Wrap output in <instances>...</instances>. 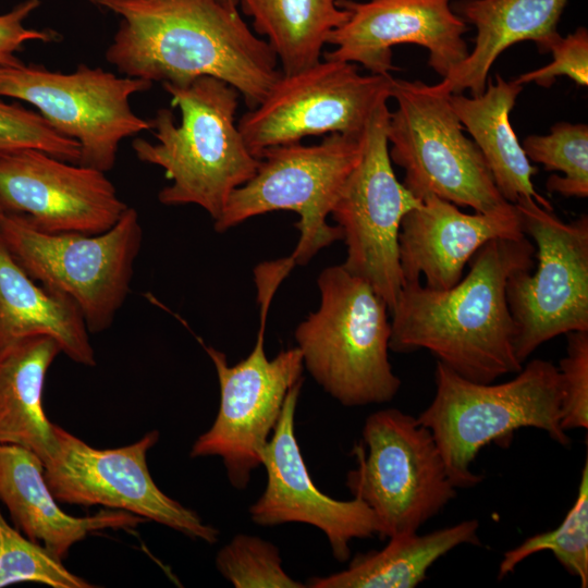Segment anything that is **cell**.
Masks as SVG:
<instances>
[{
    "instance_id": "6da1fadb",
    "label": "cell",
    "mask_w": 588,
    "mask_h": 588,
    "mask_svg": "<svg viewBox=\"0 0 588 588\" xmlns=\"http://www.w3.org/2000/svg\"><path fill=\"white\" fill-rule=\"evenodd\" d=\"M89 1L121 17L106 60L123 76L176 86L216 77L253 109L282 75L267 40L220 0Z\"/></svg>"
},
{
    "instance_id": "7a4b0ae2",
    "label": "cell",
    "mask_w": 588,
    "mask_h": 588,
    "mask_svg": "<svg viewBox=\"0 0 588 588\" xmlns=\"http://www.w3.org/2000/svg\"><path fill=\"white\" fill-rule=\"evenodd\" d=\"M535 253L527 235L492 238L451 289L404 284L390 313L389 350H427L461 377L480 383L517 373L523 364L515 354L516 327L505 289L514 272L535 267Z\"/></svg>"
},
{
    "instance_id": "3957f363",
    "label": "cell",
    "mask_w": 588,
    "mask_h": 588,
    "mask_svg": "<svg viewBox=\"0 0 588 588\" xmlns=\"http://www.w3.org/2000/svg\"><path fill=\"white\" fill-rule=\"evenodd\" d=\"M162 87L180 109L181 123L172 110L159 109L149 120L156 143L135 138L132 148L142 162L162 168L171 182L158 194L162 205H197L215 221L259 164L235 123L240 94L211 76Z\"/></svg>"
},
{
    "instance_id": "277c9868",
    "label": "cell",
    "mask_w": 588,
    "mask_h": 588,
    "mask_svg": "<svg viewBox=\"0 0 588 588\" xmlns=\"http://www.w3.org/2000/svg\"><path fill=\"white\" fill-rule=\"evenodd\" d=\"M515 375L502 383H480L437 363L434 396L416 418L432 433L456 489L482 480L471 464L483 446L492 442L505 446L520 428L543 430L559 444H571L561 426L558 366L532 359Z\"/></svg>"
},
{
    "instance_id": "5b68a950",
    "label": "cell",
    "mask_w": 588,
    "mask_h": 588,
    "mask_svg": "<svg viewBox=\"0 0 588 588\" xmlns=\"http://www.w3.org/2000/svg\"><path fill=\"white\" fill-rule=\"evenodd\" d=\"M319 307L294 331L304 368L344 406L388 403L401 388L389 362V308L342 265L317 279Z\"/></svg>"
},
{
    "instance_id": "8992f818",
    "label": "cell",
    "mask_w": 588,
    "mask_h": 588,
    "mask_svg": "<svg viewBox=\"0 0 588 588\" xmlns=\"http://www.w3.org/2000/svg\"><path fill=\"white\" fill-rule=\"evenodd\" d=\"M450 95L438 83L392 79L396 109L387 124L389 156L405 174L402 184L418 199L432 194L475 212L509 205L488 164L455 114Z\"/></svg>"
},
{
    "instance_id": "52a82bcc",
    "label": "cell",
    "mask_w": 588,
    "mask_h": 588,
    "mask_svg": "<svg viewBox=\"0 0 588 588\" xmlns=\"http://www.w3.org/2000/svg\"><path fill=\"white\" fill-rule=\"evenodd\" d=\"M260 303V327L252 352L231 366L221 351L207 346L219 381L220 405L211 427L193 443L191 457L219 456L231 486L246 489L252 473L261 466V452L281 416L290 389L304 369L298 347L281 351L272 359L265 353L268 310L283 280L273 269L255 271Z\"/></svg>"
},
{
    "instance_id": "ba28073f",
    "label": "cell",
    "mask_w": 588,
    "mask_h": 588,
    "mask_svg": "<svg viewBox=\"0 0 588 588\" xmlns=\"http://www.w3.org/2000/svg\"><path fill=\"white\" fill-rule=\"evenodd\" d=\"M0 235L34 280L75 302L90 333L110 328L130 293L143 242L136 209L128 207L97 234L45 232L25 216L5 212Z\"/></svg>"
},
{
    "instance_id": "9c48e42d",
    "label": "cell",
    "mask_w": 588,
    "mask_h": 588,
    "mask_svg": "<svg viewBox=\"0 0 588 588\" xmlns=\"http://www.w3.org/2000/svg\"><path fill=\"white\" fill-rule=\"evenodd\" d=\"M363 136L331 133L317 145L299 142L261 150L256 173L232 192L215 230L225 232L270 211H294L299 216L295 223L299 238L290 257L295 265H306L319 250L343 240L341 228L330 225L327 217L360 159Z\"/></svg>"
},
{
    "instance_id": "30bf717a",
    "label": "cell",
    "mask_w": 588,
    "mask_h": 588,
    "mask_svg": "<svg viewBox=\"0 0 588 588\" xmlns=\"http://www.w3.org/2000/svg\"><path fill=\"white\" fill-rule=\"evenodd\" d=\"M362 436L346 486L372 510L381 538L417 531L456 497L432 433L416 417L397 408L377 411Z\"/></svg>"
},
{
    "instance_id": "8fae6325",
    "label": "cell",
    "mask_w": 588,
    "mask_h": 588,
    "mask_svg": "<svg viewBox=\"0 0 588 588\" xmlns=\"http://www.w3.org/2000/svg\"><path fill=\"white\" fill-rule=\"evenodd\" d=\"M538 266L514 272L506 299L516 327L515 354L524 362L544 342L588 331V216L564 222L532 198L514 204Z\"/></svg>"
},
{
    "instance_id": "7c38bea8",
    "label": "cell",
    "mask_w": 588,
    "mask_h": 588,
    "mask_svg": "<svg viewBox=\"0 0 588 588\" xmlns=\"http://www.w3.org/2000/svg\"><path fill=\"white\" fill-rule=\"evenodd\" d=\"M151 86L86 64L71 73L22 61L0 65V97L33 105L56 131L78 144V164L105 173L114 166L124 138L150 130L149 121L133 112L130 99Z\"/></svg>"
},
{
    "instance_id": "4fadbf2b",
    "label": "cell",
    "mask_w": 588,
    "mask_h": 588,
    "mask_svg": "<svg viewBox=\"0 0 588 588\" xmlns=\"http://www.w3.org/2000/svg\"><path fill=\"white\" fill-rule=\"evenodd\" d=\"M388 99L373 109L363 136L360 159L345 181L331 215L346 245L344 269L365 280L389 313L403 287L399 233L403 217L421 200L399 182L389 156Z\"/></svg>"
},
{
    "instance_id": "5bb4252c",
    "label": "cell",
    "mask_w": 588,
    "mask_h": 588,
    "mask_svg": "<svg viewBox=\"0 0 588 588\" xmlns=\"http://www.w3.org/2000/svg\"><path fill=\"white\" fill-rule=\"evenodd\" d=\"M392 75L360 74L357 64L324 58L281 75L266 97L237 122L254 156L308 136H363L382 99L391 98Z\"/></svg>"
},
{
    "instance_id": "9a60e30c",
    "label": "cell",
    "mask_w": 588,
    "mask_h": 588,
    "mask_svg": "<svg viewBox=\"0 0 588 588\" xmlns=\"http://www.w3.org/2000/svg\"><path fill=\"white\" fill-rule=\"evenodd\" d=\"M158 440L159 432L151 430L128 445L96 449L54 424V448L44 464L46 481L60 503L125 511L216 543L220 531L154 481L147 453Z\"/></svg>"
},
{
    "instance_id": "2e32d148",
    "label": "cell",
    "mask_w": 588,
    "mask_h": 588,
    "mask_svg": "<svg viewBox=\"0 0 588 588\" xmlns=\"http://www.w3.org/2000/svg\"><path fill=\"white\" fill-rule=\"evenodd\" d=\"M0 204L50 233H102L128 208L105 172L35 148L0 156Z\"/></svg>"
},
{
    "instance_id": "e0dca14e",
    "label": "cell",
    "mask_w": 588,
    "mask_h": 588,
    "mask_svg": "<svg viewBox=\"0 0 588 588\" xmlns=\"http://www.w3.org/2000/svg\"><path fill=\"white\" fill-rule=\"evenodd\" d=\"M348 19L332 30L324 58L359 64L369 73L391 75L392 48L414 44L428 50V65L442 78L468 56L467 24L451 0H338Z\"/></svg>"
},
{
    "instance_id": "ac0fdd59",
    "label": "cell",
    "mask_w": 588,
    "mask_h": 588,
    "mask_svg": "<svg viewBox=\"0 0 588 588\" xmlns=\"http://www.w3.org/2000/svg\"><path fill=\"white\" fill-rule=\"evenodd\" d=\"M303 379L289 391L281 416L261 452L267 474L262 494L249 507L252 520L260 526L303 523L327 537L339 562L351 556L353 539L379 535L372 510L360 499L343 501L324 494L314 483L295 434V412Z\"/></svg>"
},
{
    "instance_id": "d6986e66",
    "label": "cell",
    "mask_w": 588,
    "mask_h": 588,
    "mask_svg": "<svg viewBox=\"0 0 588 588\" xmlns=\"http://www.w3.org/2000/svg\"><path fill=\"white\" fill-rule=\"evenodd\" d=\"M523 235L513 204L492 212L465 213L445 199L426 195L401 222L399 259L403 285L419 282L424 277L429 289H451L488 241Z\"/></svg>"
},
{
    "instance_id": "ffe728a7",
    "label": "cell",
    "mask_w": 588,
    "mask_h": 588,
    "mask_svg": "<svg viewBox=\"0 0 588 588\" xmlns=\"http://www.w3.org/2000/svg\"><path fill=\"white\" fill-rule=\"evenodd\" d=\"M0 501L15 528L61 560L91 532L130 529L146 520L112 509L88 516L65 513L49 489L41 460L24 448L10 444H0Z\"/></svg>"
},
{
    "instance_id": "44dd1931",
    "label": "cell",
    "mask_w": 588,
    "mask_h": 588,
    "mask_svg": "<svg viewBox=\"0 0 588 588\" xmlns=\"http://www.w3.org/2000/svg\"><path fill=\"white\" fill-rule=\"evenodd\" d=\"M568 0H456L451 8L476 28L467 58L439 83L449 94L483 93L489 72L512 45L530 40L548 52L561 35L558 25Z\"/></svg>"
},
{
    "instance_id": "7402d4cb",
    "label": "cell",
    "mask_w": 588,
    "mask_h": 588,
    "mask_svg": "<svg viewBox=\"0 0 588 588\" xmlns=\"http://www.w3.org/2000/svg\"><path fill=\"white\" fill-rule=\"evenodd\" d=\"M83 314L69 296L34 280L0 235V350L36 335L52 338L76 364L96 356Z\"/></svg>"
},
{
    "instance_id": "603a6c76",
    "label": "cell",
    "mask_w": 588,
    "mask_h": 588,
    "mask_svg": "<svg viewBox=\"0 0 588 588\" xmlns=\"http://www.w3.org/2000/svg\"><path fill=\"white\" fill-rule=\"evenodd\" d=\"M524 85L505 81L500 74L488 78L483 93L477 96L451 94L450 103L463 127L481 151L502 197L510 204L532 198L540 206L551 204L537 193L532 166L510 123V113Z\"/></svg>"
},
{
    "instance_id": "cb8c5ba5",
    "label": "cell",
    "mask_w": 588,
    "mask_h": 588,
    "mask_svg": "<svg viewBox=\"0 0 588 588\" xmlns=\"http://www.w3.org/2000/svg\"><path fill=\"white\" fill-rule=\"evenodd\" d=\"M61 353L50 336L36 335L0 350V444L24 448L45 464L54 448V424L44 411L47 372Z\"/></svg>"
},
{
    "instance_id": "d4e9b609",
    "label": "cell",
    "mask_w": 588,
    "mask_h": 588,
    "mask_svg": "<svg viewBox=\"0 0 588 588\" xmlns=\"http://www.w3.org/2000/svg\"><path fill=\"white\" fill-rule=\"evenodd\" d=\"M479 523L460 522L426 535L417 531L390 537L381 550L357 554L346 569L308 579L310 588H413L427 578L440 558L461 544H480Z\"/></svg>"
},
{
    "instance_id": "484cf974",
    "label": "cell",
    "mask_w": 588,
    "mask_h": 588,
    "mask_svg": "<svg viewBox=\"0 0 588 588\" xmlns=\"http://www.w3.org/2000/svg\"><path fill=\"white\" fill-rule=\"evenodd\" d=\"M336 2L238 0V5L252 17L254 32L267 38L282 74L290 75L319 62L330 33L348 19Z\"/></svg>"
},
{
    "instance_id": "4316f807",
    "label": "cell",
    "mask_w": 588,
    "mask_h": 588,
    "mask_svg": "<svg viewBox=\"0 0 588 588\" xmlns=\"http://www.w3.org/2000/svg\"><path fill=\"white\" fill-rule=\"evenodd\" d=\"M551 551L559 563L580 586H588V458L581 469L576 500L563 522L553 530L534 535L519 546L506 551L499 565L498 578L509 573L528 556Z\"/></svg>"
},
{
    "instance_id": "83f0119b",
    "label": "cell",
    "mask_w": 588,
    "mask_h": 588,
    "mask_svg": "<svg viewBox=\"0 0 588 588\" xmlns=\"http://www.w3.org/2000/svg\"><path fill=\"white\" fill-rule=\"evenodd\" d=\"M529 161L541 163L552 174L546 186L564 197L588 196V125L559 122L544 135H528L522 145Z\"/></svg>"
},
{
    "instance_id": "f1b7e54d",
    "label": "cell",
    "mask_w": 588,
    "mask_h": 588,
    "mask_svg": "<svg viewBox=\"0 0 588 588\" xmlns=\"http://www.w3.org/2000/svg\"><path fill=\"white\" fill-rule=\"evenodd\" d=\"M45 546L12 527L0 511V588L37 583L53 588H90L93 584L69 571Z\"/></svg>"
},
{
    "instance_id": "f546056e",
    "label": "cell",
    "mask_w": 588,
    "mask_h": 588,
    "mask_svg": "<svg viewBox=\"0 0 588 588\" xmlns=\"http://www.w3.org/2000/svg\"><path fill=\"white\" fill-rule=\"evenodd\" d=\"M216 566L235 588H304L282 567L278 547L257 536L235 535L216 555Z\"/></svg>"
},
{
    "instance_id": "4dcf8cb0",
    "label": "cell",
    "mask_w": 588,
    "mask_h": 588,
    "mask_svg": "<svg viewBox=\"0 0 588 588\" xmlns=\"http://www.w3.org/2000/svg\"><path fill=\"white\" fill-rule=\"evenodd\" d=\"M25 148L39 149L68 162L79 160L78 144L56 131L41 114L0 100V156Z\"/></svg>"
},
{
    "instance_id": "1f68e13d",
    "label": "cell",
    "mask_w": 588,
    "mask_h": 588,
    "mask_svg": "<svg viewBox=\"0 0 588 588\" xmlns=\"http://www.w3.org/2000/svg\"><path fill=\"white\" fill-rule=\"evenodd\" d=\"M561 378V426L565 431L588 428V331L567 333Z\"/></svg>"
},
{
    "instance_id": "d6a6232c",
    "label": "cell",
    "mask_w": 588,
    "mask_h": 588,
    "mask_svg": "<svg viewBox=\"0 0 588 588\" xmlns=\"http://www.w3.org/2000/svg\"><path fill=\"white\" fill-rule=\"evenodd\" d=\"M552 62L523 73L515 78L520 84L535 83L549 88L559 76H567L579 86L588 85V30L578 27L566 37L560 35L549 47Z\"/></svg>"
},
{
    "instance_id": "836d02e7",
    "label": "cell",
    "mask_w": 588,
    "mask_h": 588,
    "mask_svg": "<svg viewBox=\"0 0 588 588\" xmlns=\"http://www.w3.org/2000/svg\"><path fill=\"white\" fill-rule=\"evenodd\" d=\"M40 5L39 0H25L11 11L0 14V65L20 62L15 57L22 46L29 40L49 42L56 40L58 34L51 29L26 28L25 19Z\"/></svg>"
},
{
    "instance_id": "e575fe53",
    "label": "cell",
    "mask_w": 588,
    "mask_h": 588,
    "mask_svg": "<svg viewBox=\"0 0 588 588\" xmlns=\"http://www.w3.org/2000/svg\"><path fill=\"white\" fill-rule=\"evenodd\" d=\"M225 7L232 10H237L238 0H220Z\"/></svg>"
},
{
    "instance_id": "d590c367",
    "label": "cell",
    "mask_w": 588,
    "mask_h": 588,
    "mask_svg": "<svg viewBox=\"0 0 588 588\" xmlns=\"http://www.w3.org/2000/svg\"><path fill=\"white\" fill-rule=\"evenodd\" d=\"M5 211L4 209L2 208L1 204H0V221L2 219V217L4 216Z\"/></svg>"
}]
</instances>
